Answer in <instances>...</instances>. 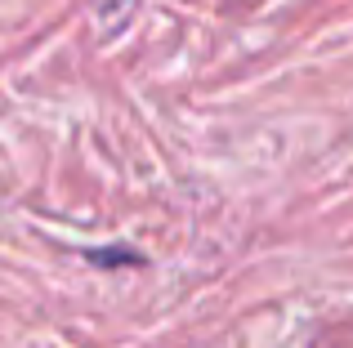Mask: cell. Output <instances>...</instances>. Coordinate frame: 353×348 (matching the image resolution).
Here are the masks:
<instances>
[]
</instances>
